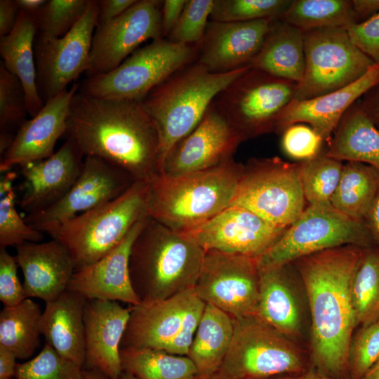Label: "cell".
Wrapping results in <instances>:
<instances>
[{
	"label": "cell",
	"mask_w": 379,
	"mask_h": 379,
	"mask_svg": "<svg viewBox=\"0 0 379 379\" xmlns=\"http://www.w3.org/2000/svg\"><path fill=\"white\" fill-rule=\"evenodd\" d=\"M65 135L86 157H96L149 182L159 174V136L141 102L106 99L77 91Z\"/></svg>",
	"instance_id": "obj_1"
},
{
	"label": "cell",
	"mask_w": 379,
	"mask_h": 379,
	"mask_svg": "<svg viewBox=\"0 0 379 379\" xmlns=\"http://www.w3.org/2000/svg\"><path fill=\"white\" fill-rule=\"evenodd\" d=\"M364 248L345 245L297 260L312 317L315 364L330 377L349 371V354L356 326L352 284Z\"/></svg>",
	"instance_id": "obj_2"
},
{
	"label": "cell",
	"mask_w": 379,
	"mask_h": 379,
	"mask_svg": "<svg viewBox=\"0 0 379 379\" xmlns=\"http://www.w3.org/2000/svg\"><path fill=\"white\" fill-rule=\"evenodd\" d=\"M204 255L192 236L149 216L129 257L131 281L140 303L165 300L194 288Z\"/></svg>",
	"instance_id": "obj_3"
},
{
	"label": "cell",
	"mask_w": 379,
	"mask_h": 379,
	"mask_svg": "<svg viewBox=\"0 0 379 379\" xmlns=\"http://www.w3.org/2000/svg\"><path fill=\"white\" fill-rule=\"evenodd\" d=\"M243 170L244 165L232 159L194 173H159L148 182V215L171 230L188 234L230 205Z\"/></svg>",
	"instance_id": "obj_4"
},
{
	"label": "cell",
	"mask_w": 379,
	"mask_h": 379,
	"mask_svg": "<svg viewBox=\"0 0 379 379\" xmlns=\"http://www.w3.org/2000/svg\"><path fill=\"white\" fill-rule=\"evenodd\" d=\"M248 67L215 74L195 61L159 84L141 101L158 133L159 173L168 152L197 126L216 96Z\"/></svg>",
	"instance_id": "obj_5"
},
{
	"label": "cell",
	"mask_w": 379,
	"mask_h": 379,
	"mask_svg": "<svg viewBox=\"0 0 379 379\" xmlns=\"http://www.w3.org/2000/svg\"><path fill=\"white\" fill-rule=\"evenodd\" d=\"M148 183L135 181L116 199L51 228L48 233L67 249L76 270L114 250L138 222L149 217Z\"/></svg>",
	"instance_id": "obj_6"
},
{
	"label": "cell",
	"mask_w": 379,
	"mask_h": 379,
	"mask_svg": "<svg viewBox=\"0 0 379 379\" xmlns=\"http://www.w3.org/2000/svg\"><path fill=\"white\" fill-rule=\"evenodd\" d=\"M198 48L153 40L138 48L113 70L86 79L78 91L106 99L141 102L154 88L196 61Z\"/></svg>",
	"instance_id": "obj_7"
},
{
	"label": "cell",
	"mask_w": 379,
	"mask_h": 379,
	"mask_svg": "<svg viewBox=\"0 0 379 379\" xmlns=\"http://www.w3.org/2000/svg\"><path fill=\"white\" fill-rule=\"evenodd\" d=\"M345 245L363 248L376 246L364 222L346 216L331 203L308 205L258 259V267L283 266L302 257Z\"/></svg>",
	"instance_id": "obj_8"
},
{
	"label": "cell",
	"mask_w": 379,
	"mask_h": 379,
	"mask_svg": "<svg viewBox=\"0 0 379 379\" xmlns=\"http://www.w3.org/2000/svg\"><path fill=\"white\" fill-rule=\"evenodd\" d=\"M299 162L279 157L252 158L243 173L230 206H239L273 225L287 228L306 208Z\"/></svg>",
	"instance_id": "obj_9"
},
{
	"label": "cell",
	"mask_w": 379,
	"mask_h": 379,
	"mask_svg": "<svg viewBox=\"0 0 379 379\" xmlns=\"http://www.w3.org/2000/svg\"><path fill=\"white\" fill-rule=\"evenodd\" d=\"M297 84L249 66L213 102L246 140L275 131Z\"/></svg>",
	"instance_id": "obj_10"
},
{
	"label": "cell",
	"mask_w": 379,
	"mask_h": 379,
	"mask_svg": "<svg viewBox=\"0 0 379 379\" xmlns=\"http://www.w3.org/2000/svg\"><path fill=\"white\" fill-rule=\"evenodd\" d=\"M303 36L305 72L293 100H308L344 88L375 64L352 41L345 28L314 29Z\"/></svg>",
	"instance_id": "obj_11"
},
{
	"label": "cell",
	"mask_w": 379,
	"mask_h": 379,
	"mask_svg": "<svg viewBox=\"0 0 379 379\" xmlns=\"http://www.w3.org/2000/svg\"><path fill=\"white\" fill-rule=\"evenodd\" d=\"M234 319L232 340L219 372L230 379H270L297 373L302 357L287 338L256 316Z\"/></svg>",
	"instance_id": "obj_12"
},
{
	"label": "cell",
	"mask_w": 379,
	"mask_h": 379,
	"mask_svg": "<svg viewBox=\"0 0 379 379\" xmlns=\"http://www.w3.org/2000/svg\"><path fill=\"white\" fill-rule=\"evenodd\" d=\"M98 15V1L88 0L82 15L65 36H36V84L44 103L65 91L71 82L87 71Z\"/></svg>",
	"instance_id": "obj_13"
},
{
	"label": "cell",
	"mask_w": 379,
	"mask_h": 379,
	"mask_svg": "<svg viewBox=\"0 0 379 379\" xmlns=\"http://www.w3.org/2000/svg\"><path fill=\"white\" fill-rule=\"evenodd\" d=\"M259 288L258 258L206 251L194 290L206 304L240 319L256 315Z\"/></svg>",
	"instance_id": "obj_14"
},
{
	"label": "cell",
	"mask_w": 379,
	"mask_h": 379,
	"mask_svg": "<svg viewBox=\"0 0 379 379\" xmlns=\"http://www.w3.org/2000/svg\"><path fill=\"white\" fill-rule=\"evenodd\" d=\"M162 1L137 0L115 19L98 25L92 39L88 77L109 72L147 40L164 38Z\"/></svg>",
	"instance_id": "obj_15"
},
{
	"label": "cell",
	"mask_w": 379,
	"mask_h": 379,
	"mask_svg": "<svg viewBox=\"0 0 379 379\" xmlns=\"http://www.w3.org/2000/svg\"><path fill=\"white\" fill-rule=\"evenodd\" d=\"M124 170L96 157H86L80 175L67 194L55 204L27 214L25 222L41 232L81 213L109 202L133 182Z\"/></svg>",
	"instance_id": "obj_16"
},
{
	"label": "cell",
	"mask_w": 379,
	"mask_h": 379,
	"mask_svg": "<svg viewBox=\"0 0 379 379\" xmlns=\"http://www.w3.org/2000/svg\"><path fill=\"white\" fill-rule=\"evenodd\" d=\"M244 141L213 101L197 126L168 152L159 173L179 176L216 167L233 159Z\"/></svg>",
	"instance_id": "obj_17"
},
{
	"label": "cell",
	"mask_w": 379,
	"mask_h": 379,
	"mask_svg": "<svg viewBox=\"0 0 379 379\" xmlns=\"http://www.w3.org/2000/svg\"><path fill=\"white\" fill-rule=\"evenodd\" d=\"M286 229L273 225L246 208L232 205L188 234L205 251H218L258 259Z\"/></svg>",
	"instance_id": "obj_18"
},
{
	"label": "cell",
	"mask_w": 379,
	"mask_h": 379,
	"mask_svg": "<svg viewBox=\"0 0 379 379\" xmlns=\"http://www.w3.org/2000/svg\"><path fill=\"white\" fill-rule=\"evenodd\" d=\"M79 87V84L74 83L70 89L49 99L34 117L22 124L11 145L1 156V173L46 159L54 153L58 140L65 133L72 101Z\"/></svg>",
	"instance_id": "obj_19"
},
{
	"label": "cell",
	"mask_w": 379,
	"mask_h": 379,
	"mask_svg": "<svg viewBox=\"0 0 379 379\" xmlns=\"http://www.w3.org/2000/svg\"><path fill=\"white\" fill-rule=\"evenodd\" d=\"M273 20L225 22L210 20L196 62L208 72L227 73L249 66L260 51Z\"/></svg>",
	"instance_id": "obj_20"
},
{
	"label": "cell",
	"mask_w": 379,
	"mask_h": 379,
	"mask_svg": "<svg viewBox=\"0 0 379 379\" xmlns=\"http://www.w3.org/2000/svg\"><path fill=\"white\" fill-rule=\"evenodd\" d=\"M132 306L117 301L87 300L84 314L85 362L84 368L96 370L109 379L122 372L121 343Z\"/></svg>",
	"instance_id": "obj_21"
},
{
	"label": "cell",
	"mask_w": 379,
	"mask_h": 379,
	"mask_svg": "<svg viewBox=\"0 0 379 379\" xmlns=\"http://www.w3.org/2000/svg\"><path fill=\"white\" fill-rule=\"evenodd\" d=\"M147 218L136 223L124 239L95 262L77 269L67 290L86 300H112L138 305L140 301L133 288L129 273L131 246Z\"/></svg>",
	"instance_id": "obj_22"
},
{
	"label": "cell",
	"mask_w": 379,
	"mask_h": 379,
	"mask_svg": "<svg viewBox=\"0 0 379 379\" xmlns=\"http://www.w3.org/2000/svg\"><path fill=\"white\" fill-rule=\"evenodd\" d=\"M83 157L75 144L66 140L50 157L21 167L24 182L20 208L29 214L62 199L80 175Z\"/></svg>",
	"instance_id": "obj_23"
},
{
	"label": "cell",
	"mask_w": 379,
	"mask_h": 379,
	"mask_svg": "<svg viewBox=\"0 0 379 379\" xmlns=\"http://www.w3.org/2000/svg\"><path fill=\"white\" fill-rule=\"evenodd\" d=\"M378 82L379 64L375 63L344 88L308 100H293L281 114L274 132L281 134L293 124H305L329 142L347 109Z\"/></svg>",
	"instance_id": "obj_24"
},
{
	"label": "cell",
	"mask_w": 379,
	"mask_h": 379,
	"mask_svg": "<svg viewBox=\"0 0 379 379\" xmlns=\"http://www.w3.org/2000/svg\"><path fill=\"white\" fill-rule=\"evenodd\" d=\"M15 248L27 298H36L48 302L67 289L76 265L60 241L52 239L43 243L26 242Z\"/></svg>",
	"instance_id": "obj_25"
},
{
	"label": "cell",
	"mask_w": 379,
	"mask_h": 379,
	"mask_svg": "<svg viewBox=\"0 0 379 379\" xmlns=\"http://www.w3.org/2000/svg\"><path fill=\"white\" fill-rule=\"evenodd\" d=\"M195 295L192 288L165 300L132 306L121 349L166 351L181 332L185 311Z\"/></svg>",
	"instance_id": "obj_26"
},
{
	"label": "cell",
	"mask_w": 379,
	"mask_h": 379,
	"mask_svg": "<svg viewBox=\"0 0 379 379\" xmlns=\"http://www.w3.org/2000/svg\"><path fill=\"white\" fill-rule=\"evenodd\" d=\"M86 299L79 293L66 290L55 300L46 302L41 319V334L46 343L60 355L84 368L85 362V327Z\"/></svg>",
	"instance_id": "obj_27"
},
{
	"label": "cell",
	"mask_w": 379,
	"mask_h": 379,
	"mask_svg": "<svg viewBox=\"0 0 379 379\" xmlns=\"http://www.w3.org/2000/svg\"><path fill=\"white\" fill-rule=\"evenodd\" d=\"M37 33L35 15L20 11L12 31L0 38L1 62L22 83L28 114L33 117L44 102L36 84L34 41Z\"/></svg>",
	"instance_id": "obj_28"
},
{
	"label": "cell",
	"mask_w": 379,
	"mask_h": 379,
	"mask_svg": "<svg viewBox=\"0 0 379 379\" xmlns=\"http://www.w3.org/2000/svg\"><path fill=\"white\" fill-rule=\"evenodd\" d=\"M249 66L298 84L305 67L303 32L279 19L273 20Z\"/></svg>",
	"instance_id": "obj_29"
},
{
	"label": "cell",
	"mask_w": 379,
	"mask_h": 379,
	"mask_svg": "<svg viewBox=\"0 0 379 379\" xmlns=\"http://www.w3.org/2000/svg\"><path fill=\"white\" fill-rule=\"evenodd\" d=\"M326 154L340 161L366 164L379 171V128L363 110L360 99L343 115Z\"/></svg>",
	"instance_id": "obj_30"
},
{
	"label": "cell",
	"mask_w": 379,
	"mask_h": 379,
	"mask_svg": "<svg viewBox=\"0 0 379 379\" xmlns=\"http://www.w3.org/2000/svg\"><path fill=\"white\" fill-rule=\"evenodd\" d=\"M234 328L232 317L206 304L187 354L195 365L198 375L219 371L231 345Z\"/></svg>",
	"instance_id": "obj_31"
},
{
	"label": "cell",
	"mask_w": 379,
	"mask_h": 379,
	"mask_svg": "<svg viewBox=\"0 0 379 379\" xmlns=\"http://www.w3.org/2000/svg\"><path fill=\"white\" fill-rule=\"evenodd\" d=\"M287 265L259 268V299L255 315L285 336L296 334L300 327L298 307L291 291Z\"/></svg>",
	"instance_id": "obj_32"
},
{
	"label": "cell",
	"mask_w": 379,
	"mask_h": 379,
	"mask_svg": "<svg viewBox=\"0 0 379 379\" xmlns=\"http://www.w3.org/2000/svg\"><path fill=\"white\" fill-rule=\"evenodd\" d=\"M378 192V170L361 162L346 161L331 204L346 216L364 222Z\"/></svg>",
	"instance_id": "obj_33"
},
{
	"label": "cell",
	"mask_w": 379,
	"mask_h": 379,
	"mask_svg": "<svg viewBox=\"0 0 379 379\" xmlns=\"http://www.w3.org/2000/svg\"><path fill=\"white\" fill-rule=\"evenodd\" d=\"M41 315L39 305L29 298L4 307L0 312V346L19 359L30 357L40 345Z\"/></svg>",
	"instance_id": "obj_34"
},
{
	"label": "cell",
	"mask_w": 379,
	"mask_h": 379,
	"mask_svg": "<svg viewBox=\"0 0 379 379\" xmlns=\"http://www.w3.org/2000/svg\"><path fill=\"white\" fill-rule=\"evenodd\" d=\"M122 371L138 379H193L198 375L192 361L154 348H124L120 350Z\"/></svg>",
	"instance_id": "obj_35"
},
{
	"label": "cell",
	"mask_w": 379,
	"mask_h": 379,
	"mask_svg": "<svg viewBox=\"0 0 379 379\" xmlns=\"http://www.w3.org/2000/svg\"><path fill=\"white\" fill-rule=\"evenodd\" d=\"M279 20L301 31L347 29L357 23L350 0H292Z\"/></svg>",
	"instance_id": "obj_36"
},
{
	"label": "cell",
	"mask_w": 379,
	"mask_h": 379,
	"mask_svg": "<svg viewBox=\"0 0 379 379\" xmlns=\"http://www.w3.org/2000/svg\"><path fill=\"white\" fill-rule=\"evenodd\" d=\"M356 326L379 321V248H364L352 284Z\"/></svg>",
	"instance_id": "obj_37"
},
{
	"label": "cell",
	"mask_w": 379,
	"mask_h": 379,
	"mask_svg": "<svg viewBox=\"0 0 379 379\" xmlns=\"http://www.w3.org/2000/svg\"><path fill=\"white\" fill-rule=\"evenodd\" d=\"M342 161L329 157L326 151L299 162L300 177L309 205L331 203L342 174Z\"/></svg>",
	"instance_id": "obj_38"
},
{
	"label": "cell",
	"mask_w": 379,
	"mask_h": 379,
	"mask_svg": "<svg viewBox=\"0 0 379 379\" xmlns=\"http://www.w3.org/2000/svg\"><path fill=\"white\" fill-rule=\"evenodd\" d=\"M16 175L6 172L0 182V246H18L26 242L38 243L43 232L29 225L18 213L13 182Z\"/></svg>",
	"instance_id": "obj_39"
},
{
	"label": "cell",
	"mask_w": 379,
	"mask_h": 379,
	"mask_svg": "<svg viewBox=\"0 0 379 379\" xmlns=\"http://www.w3.org/2000/svg\"><path fill=\"white\" fill-rule=\"evenodd\" d=\"M292 0H214L210 19L216 22L277 20Z\"/></svg>",
	"instance_id": "obj_40"
},
{
	"label": "cell",
	"mask_w": 379,
	"mask_h": 379,
	"mask_svg": "<svg viewBox=\"0 0 379 379\" xmlns=\"http://www.w3.org/2000/svg\"><path fill=\"white\" fill-rule=\"evenodd\" d=\"M16 379H84V368L60 355L46 343L31 360L18 364Z\"/></svg>",
	"instance_id": "obj_41"
},
{
	"label": "cell",
	"mask_w": 379,
	"mask_h": 379,
	"mask_svg": "<svg viewBox=\"0 0 379 379\" xmlns=\"http://www.w3.org/2000/svg\"><path fill=\"white\" fill-rule=\"evenodd\" d=\"M88 0H48L35 15L36 35L65 36L84 13Z\"/></svg>",
	"instance_id": "obj_42"
},
{
	"label": "cell",
	"mask_w": 379,
	"mask_h": 379,
	"mask_svg": "<svg viewBox=\"0 0 379 379\" xmlns=\"http://www.w3.org/2000/svg\"><path fill=\"white\" fill-rule=\"evenodd\" d=\"M28 114L25 93L19 79L0 62V131L12 133Z\"/></svg>",
	"instance_id": "obj_43"
},
{
	"label": "cell",
	"mask_w": 379,
	"mask_h": 379,
	"mask_svg": "<svg viewBox=\"0 0 379 379\" xmlns=\"http://www.w3.org/2000/svg\"><path fill=\"white\" fill-rule=\"evenodd\" d=\"M213 4L214 0H187L179 20L166 39L199 48L205 35Z\"/></svg>",
	"instance_id": "obj_44"
},
{
	"label": "cell",
	"mask_w": 379,
	"mask_h": 379,
	"mask_svg": "<svg viewBox=\"0 0 379 379\" xmlns=\"http://www.w3.org/2000/svg\"><path fill=\"white\" fill-rule=\"evenodd\" d=\"M379 359V321L361 326L352 337L349 354L351 379H361Z\"/></svg>",
	"instance_id": "obj_45"
},
{
	"label": "cell",
	"mask_w": 379,
	"mask_h": 379,
	"mask_svg": "<svg viewBox=\"0 0 379 379\" xmlns=\"http://www.w3.org/2000/svg\"><path fill=\"white\" fill-rule=\"evenodd\" d=\"M281 146L284 152L293 159L307 161L321 154L324 140L311 126L295 124L281 133Z\"/></svg>",
	"instance_id": "obj_46"
},
{
	"label": "cell",
	"mask_w": 379,
	"mask_h": 379,
	"mask_svg": "<svg viewBox=\"0 0 379 379\" xmlns=\"http://www.w3.org/2000/svg\"><path fill=\"white\" fill-rule=\"evenodd\" d=\"M18 262L5 248L0 249V300L6 306L19 304L26 295L18 277Z\"/></svg>",
	"instance_id": "obj_47"
},
{
	"label": "cell",
	"mask_w": 379,
	"mask_h": 379,
	"mask_svg": "<svg viewBox=\"0 0 379 379\" xmlns=\"http://www.w3.org/2000/svg\"><path fill=\"white\" fill-rule=\"evenodd\" d=\"M347 30L352 41L374 63L379 64V13L353 24Z\"/></svg>",
	"instance_id": "obj_48"
},
{
	"label": "cell",
	"mask_w": 379,
	"mask_h": 379,
	"mask_svg": "<svg viewBox=\"0 0 379 379\" xmlns=\"http://www.w3.org/2000/svg\"><path fill=\"white\" fill-rule=\"evenodd\" d=\"M187 0L162 1L161 19L163 37L167 38L184 9Z\"/></svg>",
	"instance_id": "obj_49"
},
{
	"label": "cell",
	"mask_w": 379,
	"mask_h": 379,
	"mask_svg": "<svg viewBox=\"0 0 379 379\" xmlns=\"http://www.w3.org/2000/svg\"><path fill=\"white\" fill-rule=\"evenodd\" d=\"M137 0H101L98 1L99 6V15L98 25L108 22L119 17Z\"/></svg>",
	"instance_id": "obj_50"
},
{
	"label": "cell",
	"mask_w": 379,
	"mask_h": 379,
	"mask_svg": "<svg viewBox=\"0 0 379 379\" xmlns=\"http://www.w3.org/2000/svg\"><path fill=\"white\" fill-rule=\"evenodd\" d=\"M20 10L15 1H0V36L8 34L13 29Z\"/></svg>",
	"instance_id": "obj_51"
},
{
	"label": "cell",
	"mask_w": 379,
	"mask_h": 379,
	"mask_svg": "<svg viewBox=\"0 0 379 379\" xmlns=\"http://www.w3.org/2000/svg\"><path fill=\"white\" fill-rule=\"evenodd\" d=\"M363 110L379 128V82L360 98Z\"/></svg>",
	"instance_id": "obj_52"
},
{
	"label": "cell",
	"mask_w": 379,
	"mask_h": 379,
	"mask_svg": "<svg viewBox=\"0 0 379 379\" xmlns=\"http://www.w3.org/2000/svg\"><path fill=\"white\" fill-rule=\"evenodd\" d=\"M352 4L357 23L379 13V0H352Z\"/></svg>",
	"instance_id": "obj_53"
},
{
	"label": "cell",
	"mask_w": 379,
	"mask_h": 379,
	"mask_svg": "<svg viewBox=\"0 0 379 379\" xmlns=\"http://www.w3.org/2000/svg\"><path fill=\"white\" fill-rule=\"evenodd\" d=\"M17 359L12 351L0 346V379H11L15 377Z\"/></svg>",
	"instance_id": "obj_54"
},
{
	"label": "cell",
	"mask_w": 379,
	"mask_h": 379,
	"mask_svg": "<svg viewBox=\"0 0 379 379\" xmlns=\"http://www.w3.org/2000/svg\"><path fill=\"white\" fill-rule=\"evenodd\" d=\"M364 223L379 248V192L366 216Z\"/></svg>",
	"instance_id": "obj_55"
},
{
	"label": "cell",
	"mask_w": 379,
	"mask_h": 379,
	"mask_svg": "<svg viewBox=\"0 0 379 379\" xmlns=\"http://www.w3.org/2000/svg\"><path fill=\"white\" fill-rule=\"evenodd\" d=\"M46 0H16L15 2L20 11L32 15H36L42 6L46 3Z\"/></svg>",
	"instance_id": "obj_56"
},
{
	"label": "cell",
	"mask_w": 379,
	"mask_h": 379,
	"mask_svg": "<svg viewBox=\"0 0 379 379\" xmlns=\"http://www.w3.org/2000/svg\"><path fill=\"white\" fill-rule=\"evenodd\" d=\"M277 379H336V378L330 377L322 373L309 371L307 373H305L304 374L297 375V376L280 377Z\"/></svg>",
	"instance_id": "obj_57"
},
{
	"label": "cell",
	"mask_w": 379,
	"mask_h": 379,
	"mask_svg": "<svg viewBox=\"0 0 379 379\" xmlns=\"http://www.w3.org/2000/svg\"><path fill=\"white\" fill-rule=\"evenodd\" d=\"M361 379H379V359Z\"/></svg>",
	"instance_id": "obj_58"
},
{
	"label": "cell",
	"mask_w": 379,
	"mask_h": 379,
	"mask_svg": "<svg viewBox=\"0 0 379 379\" xmlns=\"http://www.w3.org/2000/svg\"><path fill=\"white\" fill-rule=\"evenodd\" d=\"M84 379H109L100 372L88 368H84Z\"/></svg>",
	"instance_id": "obj_59"
},
{
	"label": "cell",
	"mask_w": 379,
	"mask_h": 379,
	"mask_svg": "<svg viewBox=\"0 0 379 379\" xmlns=\"http://www.w3.org/2000/svg\"><path fill=\"white\" fill-rule=\"evenodd\" d=\"M193 379H230L222 375L219 371L208 375H197Z\"/></svg>",
	"instance_id": "obj_60"
},
{
	"label": "cell",
	"mask_w": 379,
	"mask_h": 379,
	"mask_svg": "<svg viewBox=\"0 0 379 379\" xmlns=\"http://www.w3.org/2000/svg\"><path fill=\"white\" fill-rule=\"evenodd\" d=\"M114 379H138L130 373L123 371L118 377Z\"/></svg>",
	"instance_id": "obj_61"
}]
</instances>
